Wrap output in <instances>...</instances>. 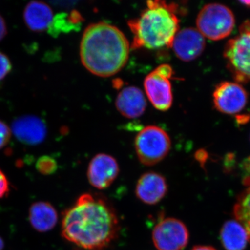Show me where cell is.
I'll list each match as a JSON object with an SVG mask.
<instances>
[{
    "instance_id": "ffe728a7",
    "label": "cell",
    "mask_w": 250,
    "mask_h": 250,
    "mask_svg": "<svg viewBox=\"0 0 250 250\" xmlns=\"http://www.w3.org/2000/svg\"><path fill=\"white\" fill-rule=\"evenodd\" d=\"M36 167L37 170L44 175L53 174L58 168L57 161L50 156H42L39 158Z\"/></svg>"
},
{
    "instance_id": "5bb4252c",
    "label": "cell",
    "mask_w": 250,
    "mask_h": 250,
    "mask_svg": "<svg viewBox=\"0 0 250 250\" xmlns=\"http://www.w3.org/2000/svg\"><path fill=\"white\" fill-rule=\"evenodd\" d=\"M118 111L127 118H136L146 111L147 102L142 90L137 87L129 86L121 90L117 97Z\"/></svg>"
},
{
    "instance_id": "8fae6325",
    "label": "cell",
    "mask_w": 250,
    "mask_h": 250,
    "mask_svg": "<svg viewBox=\"0 0 250 250\" xmlns=\"http://www.w3.org/2000/svg\"><path fill=\"white\" fill-rule=\"evenodd\" d=\"M205 37L197 29L185 28L177 33L172 46L176 56L184 62H191L205 50Z\"/></svg>"
},
{
    "instance_id": "e0dca14e",
    "label": "cell",
    "mask_w": 250,
    "mask_h": 250,
    "mask_svg": "<svg viewBox=\"0 0 250 250\" xmlns=\"http://www.w3.org/2000/svg\"><path fill=\"white\" fill-rule=\"evenodd\" d=\"M220 238L226 250H243L249 241L246 229L237 220H229L224 224Z\"/></svg>"
},
{
    "instance_id": "ba28073f",
    "label": "cell",
    "mask_w": 250,
    "mask_h": 250,
    "mask_svg": "<svg viewBox=\"0 0 250 250\" xmlns=\"http://www.w3.org/2000/svg\"><path fill=\"white\" fill-rule=\"evenodd\" d=\"M188 241L187 227L177 218L162 219L153 229L152 241L158 250H182Z\"/></svg>"
},
{
    "instance_id": "9c48e42d",
    "label": "cell",
    "mask_w": 250,
    "mask_h": 250,
    "mask_svg": "<svg viewBox=\"0 0 250 250\" xmlns=\"http://www.w3.org/2000/svg\"><path fill=\"white\" fill-rule=\"evenodd\" d=\"M248 95L241 84L225 82L220 83L213 93V103L219 111L225 114H236L246 107Z\"/></svg>"
},
{
    "instance_id": "5b68a950",
    "label": "cell",
    "mask_w": 250,
    "mask_h": 250,
    "mask_svg": "<svg viewBox=\"0 0 250 250\" xmlns=\"http://www.w3.org/2000/svg\"><path fill=\"white\" fill-rule=\"evenodd\" d=\"M197 30L209 40L220 41L230 35L235 26L231 10L225 5L212 3L205 5L197 18Z\"/></svg>"
},
{
    "instance_id": "d4e9b609",
    "label": "cell",
    "mask_w": 250,
    "mask_h": 250,
    "mask_svg": "<svg viewBox=\"0 0 250 250\" xmlns=\"http://www.w3.org/2000/svg\"><path fill=\"white\" fill-rule=\"evenodd\" d=\"M195 159H196L199 162H200V164H203L207 159V152L204 150L197 151L196 154H195Z\"/></svg>"
},
{
    "instance_id": "ac0fdd59",
    "label": "cell",
    "mask_w": 250,
    "mask_h": 250,
    "mask_svg": "<svg viewBox=\"0 0 250 250\" xmlns=\"http://www.w3.org/2000/svg\"><path fill=\"white\" fill-rule=\"evenodd\" d=\"M82 18L78 11H72L69 15L62 14L54 17L53 21L49 28L52 35H57L61 32H66L77 27L82 22Z\"/></svg>"
},
{
    "instance_id": "277c9868",
    "label": "cell",
    "mask_w": 250,
    "mask_h": 250,
    "mask_svg": "<svg viewBox=\"0 0 250 250\" xmlns=\"http://www.w3.org/2000/svg\"><path fill=\"white\" fill-rule=\"evenodd\" d=\"M229 70L238 83L250 82V22L240 28L238 36L228 41L224 51Z\"/></svg>"
},
{
    "instance_id": "9a60e30c",
    "label": "cell",
    "mask_w": 250,
    "mask_h": 250,
    "mask_svg": "<svg viewBox=\"0 0 250 250\" xmlns=\"http://www.w3.org/2000/svg\"><path fill=\"white\" fill-rule=\"evenodd\" d=\"M27 27L34 32H42L48 29L54 19L50 6L42 1H32L28 3L23 14Z\"/></svg>"
},
{
    "instance_id": "52a82bcc",
    "label": "cell",
    "mask_w": 250,
    "mask_h": 250,
    "mask_svg": "<svg viewBox=\"0 0 250 250\" xmlns=\"http://www.w3.org/2000/svg\"><path fill=\"white\" fill-rule=\"evenodd\" d=\"M173 69L168 64H163L149 73L144 81V88L148 99L153 106L161 111H166L172 104L171 79Z\"/></svg>"
},
{
    "instance_id": "4fadbf2b",
    "label": "cell",
    "mask_w": 250,
    "mask_h": 250,
    "mask_svg": "<svg viewBox=\"0 0 250 250\" xmlns=\"http://www.w3.org/2000/svg\"><path fill=\"white\" fill-rule=\"evenodd\" d=\"M11 133L24 144L35 146L42 143L47 136V127L39 117L25 116L16 118L11 125Z\"/></svg>"
},
{
    "instance_id": "8992f818",
    "label": "cell",
    "mask_w": 250,
    "mask_h": 250,
    "mask_svg": "<svg viewBox=\"0 0 250 250\" xmlns=\"http://www.w3.org/2000/svg\"><path fill=\"white\" fill-rule=\"evenodd\" d=\"M135 149L141 164L154 166L165 159L171 148L170 136L157 126L141 130L135 139Z\"/></svg>"
},
{
    "instance_id": "484cf974",
    "label": "cell",
    "mask_w": 250,
    "mask_h": 250,
    "mask_svg": "<svg viewBox=\"0 0 250 250\" xmlns=\"http://www.w3.org/2000/svg\"><path fill=\"white\" fill-rule=\"evenodd\" d=\"M191 250H216L211 246H197L194 247Z\"/></svg>"
},
{
    "instance_id": "d6986e66",
    "label": "cell",
    "mask_w": 250,
    "mask_h": 250,
    "mask_svg": "<svg viewBox=\"0 0 250 250\" xmlns=\"http://www.w3.org/2000/svg\"><path fill=\"white\" fill-rule=\"evenodd\" d=\"M233 213L237 221L246 229L250 241V184L238 197L233 208Z\"/></svg>"
},
{
    "instance_id": "7c38bea8",
    "label": "cell",
    "mask_w": 250,
    "mask_h": 250,
    "mask_svg": "<svg viewBox=\"0 0 250 250\" xmlns=\"http://www.w3.org/2000/svg\"><path fill=\"white\" fill-rule=\"evenodd\" d=\"M167 182L162 174L148 172L140 177L135 193L139 200L148 205H155L164 199L167 192Z\"/></svg>"
},
{
    "instance_id": "3957f363",
    "label": "cell",
    "mask_w": 250,
    "mask_h": 250,
    "mask_svg": "<svg viewBox=\"0 0 250 250\" xmlns=\"http://www.w3.org/2000/svg\"><path fill=\"white\" fill-rule=\"evenodd\" d=\"M147 4V9L139 18L128 22L134 34L131 48L171 47L174 36L179 31L178 6L164 1H149Z\"/></svg>"
},
{
    "instance_id": "4316f807",
    "label": "cell",
    "mask_w": 250,
    "mask_h": 250,
    "mask_svg": "<svg viewBox=\"0 0 250 250\" xmlns=\"http://www.w3.org/2000/svg\"><path fill=\"white\" fill-rule=\"evenodd\" d=\"M240 3L246 7L250 8V1H240Z\"/></svg>"
},
{
    "instance_id": "2e32d148",
    "label": "cell",
    "mask_w": 250,
    "mask_h": 250,
    "mask_svg": "<svg viewBox=\"0 0 250 250\" xmlns=\"http://www.w3.org/2000/svg\"><path fill=\"white\" fill-rule=\"evenodd\" d=\"M29 220L36 231L47 232L57 225L58 214L55 208L49 202H37L29 208Z\"/></svg>"
},
{
    "instance_id": "7a4b0ae2",
    "label": "cell",
    "mask_w": 250,
    "mask_h": 250,
    "mask_svg": "<svg viewBox=\"0 0 250 250\" xmlns=\"http://www.w3.org/2000/svg\"><path fill=\"white\" fill-rule=\"evenodd\" d=\"M130 45L118 28L106 22L90 24L80 43L83 66L98 77H107L121 71L127 62Z\"/></svg>"
},
{
    "instance_id": "6da1fadb",
    "label": "cell",
    "mask_w": 250,
    "mask_h": 250,
    "mask_svg": "<svg viewBox=\"0 0 250 250\" xmlns=\"http://www.w3.org/2000/svg\"><path fill=\"white\" fill-rule=\"evenodd\" d=\"M116 210L100 195L85 193L62 215V236L85 250H103L119 234Z\"/></svg>"
},
{
    "instance_id": "603a6c76",
    "label": "cell",
    "mask_w": 250,
    "mask_h": 250,
    "mask_svg": "<svg viewBox=\"0 0 250 250\" xmlns=\"http://www.w3.org/2000/svg\"><path fill=\"white\" fill-rule=\"evenodd\" d=\"M9 183L4 172L0 170V199L6 196L9 192Z\"/></svg>"
},
{
    "instance_id": "30bf717a",
    "label": "cell",
    "mask_w": 250,
    "mask_h": 250,
    "mask_svg": "<svg viewBox=\"0 0 250 250\" xmlns=\"http://www.w3.org/2000/svg\"><path fill=\"white\" fill-rule=\"evenodd\" d=\"M119 172V166L115 158L106 154H99L90 161L87 176L90 185L103 190L114 182Z\"/></svg>"
},
{
    "instance_id": "7402d4cb",
    "label": "cell",
    "mask_w": 250,
    "mask_h": 250,
    "mask_svg": "<svg viewBox=\"0 0 250 250\" xmlns=\"http://www.w3.org/2000/svg\"><path fill=\"white\" fill-rule=\"evenodd\" d=\"M11 130L4 122L0 121V149L9 143L11 139Z\"/></svg>"
},
{
    "instance_id": "83f0119b",
    "label": "cell",
    "mask_w": 250,
    "mask_h": 250,
    "mask_svg": "<svg viewBox=\"0 0 250 250\" xmlns=\"http://www.w3.org/2000/svg\"><path fill=\"white\" fill-rule=\"evenodd\" d=\"M4 241H3V240L1 239V238H0V250H2L3 248H4Z\"/></svg>"
},
{
    "instance_id": "cb8c5ba5",
    "label": "cell",
    "mask_w": 250,
    "mask_h": 250,
    "mask_svg": "<svg viewBox=\"0 0 250 250\" xmlns=\"http://www.w3.org/2000/svg\"><path fill=\"white\" fill-rule=\"evenodd\" d=\"M7 34V27L4 18L0 15V41L4 39Z\"/></svg>"
},
{
    "instance_id": "44dd1931",
    "label": "cell",
    "mask_w": 250,
    "mask_h": 250,
    "mask_svg": "<svg viewBox=\"0 0 250 250\" xmlns=\"http://www.w3.org/2000/svg\"><path fill=\"white\" fill-rule=\"evenodd\" d=\"M12 65L9 57L3 52H0V82L11 72Z\"/></svg>"
}]
</instances>
